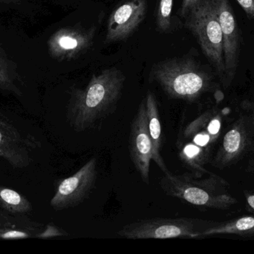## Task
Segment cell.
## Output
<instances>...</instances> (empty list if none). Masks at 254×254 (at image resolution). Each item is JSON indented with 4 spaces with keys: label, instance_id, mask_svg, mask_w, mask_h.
<instances>
[{
    "label": "cell",
    "instance_id": "cell-1",
    "mask_svg": "<svg viewBox=\"0 0 254 254\" xmlns=\"http://www.w3.org/2000/svg\"><path fill=\"white\" fill-rule=\"evenodd\" d=\"M125 75L116 67L93 75L88 85L70 92L68 125L77 132L87 131L116 110L125 85Z\"/></svg>",
    "mask_w": 254,
    "mask_h": 254
},
{
    "label": "cell",
    "instance_id": "cell-2",
    "mask_svg": "<svg viewBox=\"0 0 254 254\" xmlns=\"http://www.w3.org/2000/svg\"><path fill=\"white\" fill-rule=\"evenodd\" d=\"M156 82L169 97L191 100L204 90L209 76L204 69L192 58H174L158 62L151 71Z\"/></svg>",
    "mask_w": 254,
    "mask_h": 254
},
{
    "label": "cell",
    "instance_id": "cell-3",
    "mask_svg": "<svg viewBox=\"0 0 254 254\" xmlns=\"http://www.w3.org/2000/svg\"><path fill=\"white\" fill-rule=\"evenodd\" d=\"M185 27L193 34L204 56L221 78H225L223 37L210 0H200L185 17Z\"/></svg>",
    "mask_w": 254,
    "mask_h": 254
},
{
    "label": "cell",
    "instance_id": "cell-4",
    "mask_svg": "<svg viewBox=\"0 0 254 254\" xmlns=\"http://www.w3.org/2000/svg\"><path fill=\"white\" fill-rule=\"evenodd\" d=\"M98 178L96 158L86 162L73 175L60 182L51 200V207L57 211L74 208L90 195Z\"/></svg>",
    "mask_w": 254,
    "mask_h": 254
},
{
    "label": "cell",
    "instance_id": "cell-5",
    "mask_svg": "<svg viewBox=\"0 0 254 254\" xmlns=\"http://www.w3.org/2000/svg\"><path fill=\"white\" fill-rule=\"evenodd\" d=\"M117 234L122 238L129 240H167L194 236L190 222L178 218H155L137 221L124 226Z\"/></svg>",
    "mask_w": 254,
    "mask_h": 254
},
{
    "label": "cell",
    "instance_id": "cell-6",
    "mask_svg": "<svg viewBox=\"0 0 254 254\" xmlns=\"http://www.w3.org/2000/svg\"><path fill=\"white\" fill-rule=\"evenodd\" d=\"M130 158L134 168L146 184L149 183V169L153 147L148 129L147 116L144 99L141 101L130 126Z\"/></svg>",
    "mask_w": 254,
    "mask_h": 254
},
{
    "label": "cell",
    "instance_id": "cell-7",
    "mask_svg": "<svg viewBox=\"0 0 254 254\" xmlns=\"http://www.w3.org/2000/svg\"><path fill=\"white\" fill-rule=\"evenodd\" d=\"M217 15L223 37L225 78L232 79L240 62L241 31L229 0H210Z\"/></svg>",
    "mask_w": 254,
    "mask_h": 254
},
{
    "label": "cell",
    "instance_id": "cell-8",
    "mask_svg": "<svg viewBox=\"0 0 254 254\" xmlns=\"http://www.w3.org/2000/svg\"><path fill=\"white\" fill-rule=\"evenodd\" d=\"M146 12V0H127L118 6L109 17L105 43L127 40L144 20Z\"/></svg>",
    "mask_w": 254,
    "mask_h": 254
},
{
    "label": "cell",
    "instance_id": "cell-9",
    "mask_svg": "<svg viewBox=\"0 0 254 254\" xmlns=\"http://www.w3.org/2000/svg\"><path fill=\"white\" fill-rule=\"evenodd\" d=\"M33 137L22 133L0 115V159L15 169L28 167L32 161L31 152L35 148Z\"/></svg>",
    "mask_w": 254,
    "mask_h": 254
},
{
    "label": "cell",
    "instance_id": "cell-10",
    "mask_svg": "<svg viewBox=\"0 0 254 254\" xmlns=\"http://www.w3.org/2000/svg\"><path fill=\"white\" fill-rule=\"evenodd\" d=\"M48 226L37 223L24 214L8 213L0 209V239L21 240V239L46 238Z\"/></svg>",
    "mask_w": 254,
    "mask_h": 254
},
{
    "label": "cell",
    "instance_id": "cell-11",
    "mask_svg": "<svg viewBox=\"0 0 254 254\" xmlns=\"http://www.w3.org/2000/svg\"><path fill=\"white\" fill-rule=\"evenodd\" d=\"M32 83L0 43V91L22 98L31 89Z\"/></svg>",
    "mask_w": 254,
    "mask_h": 254
},
{
    "label": "cell",
    "instance_id": "cell-12",
    "mask_svg": "<svg viewBox=\"0 0 254 254\" xmlns=\"http://www.w3.org/2000/svg\"><path fill=\"white\" fill-rule=\"evenodd\" d=\"M144 101L147 116L148 129L153 147L152 161L157 164L160 169L166 174L170 171L167 169L164 158L161 155L163 146L162 128L160 121L158 101L152 92H147Z\"/></svg>",
    "mask_w": 254,
    "mask_h": 254
},
{
    "label": "cell",
    "instance_id": "cell-13",
    "mask_svg": "<svg viewBox=\"0 0 254 254\" xmlns=\"http://www.w3.org/2000/svg\"><path fill=\"white\" fill-rule=\"evenodd\" d=\"M42 8L40 0H0V19H14L32 25L40 17Z\"/></svg>",
    "mask_w": 254,
    "mask_h": 254
},
{
    "label": "cell",
    "instance_id": "cell-14",
    "mask_svg": "<svg viewBox=\"0 0 254 254\" xmlns=\"http://www.w3.org/2000/svg\"><path fill=\"white\" fill-rule=\"evenodd\" d=\"M0 209L8 213L27 214L32 211V204L16 191L0 186Z\"/></svg>",
    "mask_w": 254,
    "mask_h": 254
},
{
    "label": "cell",
    "instance_id": "cell-15",
    "mask_svg": "<svg viewBox=\"0 0 254 254\" xmlns=\"http://www.w3.org/2000/svg\"><path fill=\"white\" fill-rule=\"evenodd\" d=\"M173 6V0H159L157 7L155 22L157 28L161 32H167L171 28Z\"/></svg>",
    "mask_w": 254,
    "mask_h": 254
},
{
    "label": "cell",
    "instance_id": "cell-16",
    "mask_svg": "<svg viewBox=\"0 0 254 254\" xmlns=\"http://www.w3.org/2000/svg\"><path fill=\"white\" fill-rule=\"evenodd\" d=\"M240 134L236 130H232L225 136L224 146L227 152L230 153L235 152L240 147Z\"/></svg>",
    "mask_w": 254,
    "mask_h": 254
},
{
    "label": "cell",
    "instance_id": "cell-17",
    "mask_svg": "<svg viewBox=\"0 0 254 254\" xmlns=\"http://www.w3.org/2000/svg\"><path fill=\"white\" fill-rule=\"evenodd\" d=\"M246 12L248 17L254 20V0H236Z\"/></svg>",
    "mask_w": 254,
    "mask_h": 254
},
{
    "label": "cell",
    "instance_id": "cell-18",
    "mask_svg": "<svg viewBox=\"0 0 254 254\" xmlns=\"http://www.w3.org/2000/svg\"><path fill=\"white\" fill-rule=\"evenodd\" d=\"M200 0H182V5L179 10V14L182 17H185L188 12Z\"/></svg>",
    "mask_w": 254,
    "mask_h": 254
},
{
    "label": "cell",
    "instance_id": "cell-19",
    "mask_svg": "<svg viewBox=\"0 0 254 254\" xmlns=\"http://www.w3.org/2000/svg\"><path fill=\"white\" fill-rule=\"evenodd\" d=\"M254 227V219L252 217L243 218L237 222V228L240 231H246Z\"/></svg>",
    "mask_w": 254,
    "mask_h": 254
},
{
    "label": "cell",
    "instance_id": "cell-20",
    "mask_svg": "<svg viewBox=\"0 0 254 254\" xmlns=\"http://www.w3.org/2000/svg\"><path fill=\"white\" fill-rule=\"evenodd\" d=\"M210 137L207 134H198L194 137L193 142L198 146H204L208 143Z\"/></svg>",
    "mask_w": 254,
    "mask_h": 254
},
{
    "label": "cell",
    "instance_id": "cell-21",
    "mask_svg": "<svg viewBox=\"0 0 254 254\" xmlns=\"http://www.w3.org/2000/svg\"><path fill=\"white\" fill-rule=\"evenodd\" d=\"M219 128H220V122L215 119V120L211 121L207 129H208L210 134H216L219 132Z\"/></svg>",
    "mask_w": 254,
    "mask_h": 254
},
{
    "label": "cell",
    "instance_id": "cell-22",
    "mask_svg": "<svg viewBox=\"0 0 254 254\" xmlns=\"http://www.w3.org/2000/svg\"><path fill=\"white\" fill-rule=\"evenodd\" d=\"M248 201H249V204L254 209V196L249 197Z\"/></svg>",
    "mask_w": 254,
    "mask_h": 254
}]
</instances>
